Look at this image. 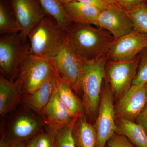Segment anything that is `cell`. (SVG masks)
Masks as SVG:
<instances>
[{
	"mask_svg": "<svg viewBox=\"0 0 147 147\" xmlns=\"http://www.w3.org/2000/svg\"><path fill=\"white\" fill-rule=\"evenodd\" d=\"M65 42L79 57L91 60L107 53L115 39L110 33L92 25L72 23L64 31Z\"/></svg>",
	"mask_w": 147,
	"mask_h": 147,
	"instance_id": "cell-1",
	"label": "cell"
},
{
	"mask_svg": "<svg viewBox=\"0 0 147 147\" xmlns=\"http://www.w3.org/2000/svg\"><path fill=\"white\" fill-rule=\"evenodd\" d=\"M79 58L81 64L79 93L86 115L93 119L98 111L108 56L106 53L91 60Z\"/></svg>",
	"mask_w": 147,
	"mask_h": 147,
	"instance_id": "cell-2",
	"label": "cell"
},
{
	"mask_svg": "<svg viewBox=\"0 0 147 147\" xmlns=\"http://www.w3.org/2000/svg\"><path fill=\"white\" fill-rule=\"evenodd\" d=\"M30 55L50 60L56 56L63 43L64 31L55 19L46 15L28 36Z\"/></svg>",
	"mask_w": 147,
	"mask_h": 147,
	"instance_id": "cell-3",
	"label": "cell"
},
{
	"mask_svg": "<svg viewBox=\"0 0 147 147\" xmlns=\"http://www.w3.org/2000/svg\"><path fill=\"white\" fill-rule=\"evenodd\" d=\"M30 55L28 38L21 33L1 35L0 37V71L6 79L14 81L19 67Z\"/></svg>",
	"mask_w": 147,
	"mask_h": 147,
	"instance_id": "cell-4",
	"label": "cell"
},
{
	"mask_svg": "<svg viewBox=\"0 0 147 147\" xmlns=\"http://www.w3.org/2000/svg\"><path fill=\"white\" fill-rule=\"evenodd\" d=\"M5 127L2 121L1 134H3L10 144L12 143L29 142L43 131L45 127L42 119H40L33 111L23 106L17 111Z\"/></svg>",
	"mask_w": 147,
	"mask_h": 147,
	"instance_id": "cell-5",
	"label": "cell"
},
{
	"mask_svg": "<svg viewBox=\"0 0 147 147\" xmlns=\"http://www.w3.org/2000/svg\"><path fill=\"white\" fill-rule=\"evenodd\" d=\"M53 71L50 60L30 55L19 67L14 81L21 95L31 93L41 86Z\"/></svg>",
	"mask_w": 147,
	"mask_h": 147,
	"instance_id": "cell-6",
	"label": "cell"
},
{
	"mask_svg": "<svg viewBox=\"0 0 147 147\" xmlns=\"http://www.w3.org/2000/svg\"><path fill=\"white\" fill-rule=\"evenodd\" d=\"M139 63V55L130 59L108 60L105 65V77L113 94L121 97L130 88L136 77Z\"/></svg>",
	"mask_w": 147,
	"mask_h": 147,
	"instance_id": "cell-7",
	"label": "cell"
},
{
	"mask_svg": "<svg viewBox=\"0 0 147 147\" xmlns=\"http://www.w3.org/2000/svg\"><path fill=\"white\" fill-rule=\"evenodd\" d=\"M113 95L108 83L102 91L94 125L97 136L96 147H105L108 140L116 133V117Z\"/></svg>",
	"mask_w": 147,
	"mask_h": 147,
	"instance_id": "cell-8",
	"label": "cell"
},
{
	"mask_svg": "<svg viewBox=\"0 0 147 147\" xmlns=\"http://www.w3.org/2000/svg\"><path fill=\"white\" fill-rule=\"evenodd\" d=\"M60 79L79 92L81 64L79 57L66 44L65 40L57 55L50 60Z\"/></svg>",
	"mask_w": 147,
	"mask_h": 147,
	"instance_id": "cell-9",
	"label": "cell"
},
{
	"mask_svg": "<svg viewBox=\"0 0 147 147\" xmlns=\"http://www.w3.org/2000/svg\"><path fill=\"white\" fill-rule=\"evenodd\" d=\"M97 24L98 27L108 31L115 39L129 33L134 29L129 12L117 4L110 3L101 11Z\"/></svg>",
	"mask_w": 147,
	"mask_h": 147,
	"instance_id": "cell-10",
	"label": "cell"
},
{
	"mask_svg": "<svg viewBox=\"0 0 147 147\" xmlns=\"http://www.w3.org/2000/svg\"><path fill=\"white\" fill-rule=\"evenodd\" d=\"M147 47V35L134 30L127 34L114 39L107 52L108 60L121 61L137 57Z\"/></svg>",
	"mask_w": 147,
	"mask_h": 147,
	"instance_id": "cell-11",
	"label": "cell"
},
{
	"mask_svg": "<svg viewBox=\"0 0 147 147\" xmlns=\"http://www.w3.org/2000/svg\"><path fill=\"white\" fill-rule=\"evenodd\" d=\"M147 104V83L132 85L115 105L116 118L137 120Z\"/></svg>",
	"mask_w": 147,
	"mask_h": 147,
	"instance_id": "cell-12",
	"label": "cell"
},
{
	"mask_svg": "<svg viewBox=\"0 0 147 147\" xmlns=\"http://www.w3.org/2000/svg\"><path fill=\"white\" fill-rule=\"evenodd\" d=\"M9 1L20 28V32L24 37L27 38L29 34L36 25L47 15L38 0Z\"/></svg>",
	"mask_w": 147,
	"mask_h": 147,
	"instance_id": "cell-13",
	"label": "cell"
},
{
	"mask_svg": "<svg viewBox=\"0 0 147 147\" xmlns=\"http://www.w3.org/2000/svg\"><path fill=\"white\" fill-rule=\"evenodd\" d=\"M40 115L46 129L53 132L70 125L76 119L72 117L65 105L61 101L56 90L41 110Z\"/></svg>",
	"mask_w": 147,
	"mask_h": 147,
	"instance_id": "cell-14",
	"label": "cell"
},
{
	"mask_svg": "<svg viewBox=\"0 0 147 147\" xmlns=\"http://www.w3.org/2000/svg\"><path fill=\"white\" fill-rule=\"evenodd\" d=\"M57 86V74L53 69L51 76L41 86L31 93L21 95V105L40 115L56 91Z\"/></svg>",
	"mask_w": 147,
	"mask_h": 147,
	"instance_id": "cell-15",
	"label": "cell"
},
{
	"mask_svg": "<svg viewBox=\"0 0 147 147\" xmlns=\"http://www.w3.org/2000/svg\"><path fill=\"white\" fill-rule=\"evenodd\" d=\"M63 6L71 23L97 27L98 18L100 11L97 8L78 1L64 4Z\"/></svg>",
	"mask_w": 147,
	"mask_h": 147,
	"instance_id": "cell-16",
	"label": "cell"
},
{
	"mask_svg": "<svg viewBox=\"0 0 147 147\" xmlns=\"http://www.w3.org/2000/svg\"><path fill=\"white\" fill-rule=\"evenodd\" d=\"M21 94L14 81L0 75V115L2 119L21 104Z\"/></svg>",
	"mask_w": 147,
	"mask_h": 147,
	"instance_id": "cell-17",
	"label": "cell"
},
{
	"mask_svg": "<svg viewBox=\"0 0 147 147\" xmlns=\"http://www.w3.org/2000/svg\"><path fill=\"white\" fill-rule=\"evenodd\" d=\"M57 91L61 101L65 105L73 118H79L86 115L82 102L68 84L62 81L57 74Z\"/></svg>",
	"mask_w": 147,
	"mask_h": 147,
	"instance_id": "cell-18",
	"label": "cell"
},
{
	"mask_svg": "<svg viewBox=\"0 0 147 147\" xmlns=\"http://www.w3.org/2000/svg\"><path fill=\"white\" fill-rule=\"evenodd\" d=\"M116 133L124 135L136 147H147V134L138 123L127 119L117 118Z\"/></svg>",
	"mask_w": 147,
	"mask_h": 147,
	"instance_id": "cell-19",
	"label": "cell"
},
{
	"mask_svg": "<svg viewBox=\"0 0 147 147\" xmlns=\"http://www.w3.org/2000/svg\"><path fill=\"white\" fill-rule=\"evenodd\" d=\"M76 147H96L97 136L95 128L87 120L86 115L78 118L73 127Z\"/></svg>",
	"mask_w": 147,
	"mask_h": 147,
	"instance_id": "cell-20",
	"label": "cell"
},
{
	"mask_svg": "<svg viewBox=\"0 0 147 147\" xmlns=\"http://www.w3.org/2000/svg\"><path fill=\"white\" fill-rule=\"evenodd\" d=\"M38 1L45 14L55 19L62 30H65L72 24L67 18L63 4L60 0Z\"/></svg>",
	"mask_w": 147,
	"mask_h": 147,
	"instance_id": "cell-21",
	"label": "cell"
},
{
	"mask_svg": "<svg viewBox=\"0 0 147 147\" xmlns=\"http://www.w3.org/2000/svg\"><path fill=\"white\" fill-rule=\"evenodd\" d=\"M20 28L11 9L9 0H0V34L20 32Z\"/></svg>",
	"mask_w": 147,
	"mask_h": 147,
	"instance_id": "cell-22",
	"label": "cell"
},
{
	"mask_svg": "<svg viewBox=\"0 0 147 147\" xmlns=\"http://www.w3.org/2000/svg\"><path fill=\"white\" fill-rule=\"evenodd\" d=\"M76 118L68 126L65 127L59 131L51 132L53 138V147H76L74 138L73 127Z\"/></svg>",
	"mask_w": 147,
	"mask_h": 147,
	"instance_id": "cell-23",
	"label": "cell"
},
{
	"mask_svg": "<svg viewBox=\"0 0 147 147\" xmlns=\"http://www.w3.org/2000/svg\"><path fill=\"white\" fill-rule=\"evenodd\" d=\"M134 30L147 35V5L144 2L134 10L129 11Z\"/></svg>",
	"mask_w": 147,
	"mask_h": 147,
	"instance_id": "cell-24",
	"label": "cell"
},
{
	"mask_svg": "<svg viewBox=\"0 0 147 147\" xmlns=\"http://www.w3.org/2000/svg\"><path fill=\"white\" fill-rule=\"evenodd\" d=\"M147 83V47L139 54V63L137 74L132 85H140Z\"/></svg>",
	"mask_w": 147,
	"mask_h": 147,
	"instance_id": "cell-25",
	"label": "cell"
},
{
	"mask_svg": "<svg viewBox=\"0 0 147 147\" xmlns=\"http://www.w3.org/2000/svg\"><path fill=\"white\" fill-rule=\"evenodd\" d=\"M109 147H136L124 135L115 133L107 143Z\"/></svg>",
	"mask_w": 147,
	"mask_h": 147,
	"instance_id": "cell-26",
	"label": "cell"
},
{
	"mask_svg": "<svg viewBox=\"0 0 147 147\" xmlns=\"http://www.w3.org/2000/svg\"><path fill=\"white\" fill-rule=\"evenodd\" d=\"M36 147H53V136L50 131L47 130L38 134Z\"/></svg>",
	"mask_w": 147,
	"mask_h": 147,
	"instance_id": "cell-27",
	"label": "cell"
},
{
	"mask_svg": "<svg viewBox=\"0 0 147 147\" xmlns=\"http://www.w3.org/2000/svg\"><path fill=\"white\" fill-rule=\"evenodd\" d=\"M118 5L128 12L134 10L144 2L145 0H116Z\"/></svg>",
	"mask_w": 147,
	"mask_h": 147,
	"instance_id": "cell-28",
	"label": "cell"
},
{
	"mask_svg": "<svg viewBox=\"0 0 147 147\" xmlns=\"http://www.w3.org/2000/svg\"><path fill=\"white\" fill-rule=\"evenodd\" d=\"M76 1L94 7L100 11L105 9L110 3L104 0H76Z\"/></svg>",
	"mask_w": 147,
	"mask_h": 147,
	"instance_id": "cell-29",
	"label": "cell"
},
{
	"mask_svg": "<svg viewBox=\"0 0 147 147\" xmlns=\"http://www.w3.org/2000/svg\"><path fill=\"white\" fill-rule=\"evenodd\" d=\"M136 121L137 123L144 128L147 134V104Z\"/></svg>",
	"mask_w": 147,
	"mask_h": 147,
	"instance_id": "cell-30",
	"label": "cell"
},
{
	"mask_svg": "<svg viewBox=\"0 0 147 147\" xmlns=\"http://www.w3.org/2000/svg\"><path fill=\"white\" fill-rule=\"evenodd\" d=\"M10 145L6 140L3 134H1L0 147H9Z\"/></svg>",
	"mask_w": 147,
	"mask_h": 147,
	"instance_id": "cell-31",
	"label": "cell"
},
{
	"mask_svg": "<svg viewBox=\"0 0 147 147\" xmlns=\"http://www.w3.org/2000/svg\"><path fill=\"white\" fill-rule=\"evenodd\" d=\"M29 142H18L11 144L9 147H26Z\"/></svg>",
	"mask_w": 147,
	"mask_h": 147,
	"instance_id": "cell-32",
	"label": "cell"
},
{
	"mask_svg": "<svg viewBox=\"0 0 147 147\" xmlns=\"http://www.w3.org/2000/svg\"><path fill=\"white\" fill-rule=\"evenodd\" d=\"M38 135L35 136L29 141L26 147H36Z\"/></svg>",
	"mask_w": 147,
	"mask_h": 147,
	"instance_id": "cell-33",
	"label": "cell"
},
{
	"mask_svg": "<svg viewBox=\"0 0 147 147\" xmlns=\"http://www.w3.org/2000/svg\"><path fill=\"white\" fill-rule=\"evenodd\" d=\"M60 1L63 4H64L68 3L74 1H76V0H60Z\"/></svg>",
	"mask_w": 147,
	"mask_h": 147,
	"instance_id": "cell-34",
	"label": "cell"
},
{
	"mask_svg": "<svg viewBox=\"0 0 147 147\" xmlns=\"http://www.w3.org/2000/svg\"><path fill=\"white\" fill-rule=\"evenodd\" d=\"M104 1H106L107 2L110 3L117 4L116 0H104Z\"/></svg>",
	"mask_w": 147,
	"mask_h": 147,
	"instance_id": "cell-35",
	"label": "cell"
},
{
	"mask_svg": "<svg viewBox=\"0 0 147 147\" xmlns=\"http://www.w3.org/2000/svg\"><path fill=\"white\" fill-rule=\"evenodd\" d=\"M145 2H146V3H147V0H145Z\"/></svg>",
	"mask_w": 147,
	"mask_h": 147,
	"instance_id": "cell-36",
	"label": "cell"
},
{
	"mask_svg": "<svg viewBox=\"0 0 147 147\" xmlns=\"http://www.w3.org/2000/svg\"></svg>",
	"mask_w": 147,
	"mask_h": 147,
	"instance_id": "cell-37",
	"label": "cell"
},
{
	"mask_svg": "<svg viewBox=\"0 0 147 147\" xmlns=\"http://www.w3.org/2000/svg\"><path fill=\"white\" fill-rule=\"evenodd\" d=\"M108 147H109L108 146Z\"/></svg>",
	"mask_w": 147,
	"mask_h": 147,
	"instance_id": "cell-38",
	"label": "cell"
}]
</instances>
